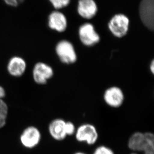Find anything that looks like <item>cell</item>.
Listing matches in <instances>:
<instances>
[{
  "label": "cell",
  "mask_w": 154,
  "mask_h": 154,
  "mask_svg": "<svg viewBox=\"0 0 154 154\" xmlns=\"http://www.w3.org/2000/svg\"><path fill=\"white\" fill-rule=\"evenodd\" d=\"M50 1L55 9H59L67 6L70 0H50Z\"/></svg>",
  "instance_id": "obj_15"
},
{
  "label": "cell",
  "mask_w": 154,
  "mask_h": 154,
  "mask_svg": "<svg viewBox=\"0 0 154 154\" xmlns=\"http://www.w3.org/2000/svg\"><path fill=\"white\" fill-rule=\"evenodd\" d=\"M79 34L82 42L85 45L91 46L97 43L100 38L90 23H86L80 26Z\"/></svg>",
  "instance_id": "obj_8"
},
{
  "label": "cell",
  "mask_w": 154,
  "mask_h": 154,
  "mask_svg": "<svg viewBox=\"0 0 154 154\" xmlns=\"http://www.w3.org/2000/svg\"><path fill=\"white\" fill-rule=\"evenodd\" d=\"M150 69H151V70L152 72L154 73V61H152V62L151 64V66H150Z\"/></svg>",
  "instance_id": "obj_20"
},
{
  "label": "cell",
  "mask_w": 154,
  "mask_h": 154,
  "mask_svg": "<svg viewBox=\"0 0 154 154\" xmlns=\"http://www.w3.org/2000/svg\"><path fill=\"white\" fill-rule=\"evenodd\" d=\"M56 51L63 63H72L76 60V55L72 45L67 41L60 42L56 47Z\"/></svg>",
  "instance_id": "obj_5"
},
{
  "label": "cell",
  "mask_w": 154,
  "mask_h": 154,
  "mask_svg": "<svg viewBox=\"0 0 154 154\" xmlns=\"http://www.w3.org/2000/svg\"><path fill=\"white\" fill-rule=\"evenodd\" d=\"M26 67V63L23 58L20 57H14L9 60L7 69L11 75L19 77L25 72Z\"/></svg>",
  "instance_id": "obj_11"
},
{
  "label": "cell",
  "mask_w": 154,
  "mask_h": 154,
  "mask_svg": "<svg viewBox=\"0 0 154 154\" xmlns=\"http://www.w3.org/2000/svg\"><path fill=\"white\" fill-rule=\"evenodd\" d=\"M76 140L79 142L86 143L89 145L96 143L98 139V133L96 127L91 124H82L76 130Z\"/></svg>",
  "instance_id": "obj_2"
},
{
  "label": "cell",
  "mask_w": 154,
  "mask_h": 154,
  "mask_svg": "<svg viewBox=\"0 0 154 154\" xmlns=\"http://www.w3.org/2000/svg\"><path fill=\"white\" fill-rule=\"evenodd\" d=\"M18 1H19V3L20 4V3H22V2H23L24 1V0H18Z\"/></svg>",
  "instance_id": "obj_22"
},
{
  "label": "cell",
  "mask_w": 154,
  "mask_h": 154,
  "mask_svg": "<svg viewBox=\"0 0 154 154\" xmlns=\"http://www.w3.org/2000/svg\"><path fill=\"white\" fill-rule=\"evenodd\" d=\"M140 16L146 26L153 30L154 27V0H142L139 7Z\"/></svg>",
  "instance_id": "obj_3"
},
{
  "label": "cell",
  "mask_w": 154,
  "mask_h": 154,
  "mask_svg": "<svg viewBox=\"0 0 154 154\" xmlns=\"http://www.w3.org/2000/svg\"><path fill=\"white\" fill-rule=\"evenodd\" d=\"M5 96V91L3 87L0 86V99H2Z\"/></svg>",
  "instance_id": "obj_18"
},
{
  "label": "cell",
  "mask_w": 154,
  "mask_h": 154,
  "mask_svg": "<svg viewBox=\"0 0 154 154\" xmlns=\"http://www.w3.org/2000/svg\"><path fill=\"white\" fill-rule=\"evenodd\" d=\"M74 154H86L85 153H83V152H78L76 153H74Z\"/></svg>",
  "instance_id": "obj_21"
},
{
  "label": "cell",
  "mask_w": 154,
  "mask_h": 154,
  "mask_svg": "<svg viewBox=\"0 0 154 154\" xmlns=\"http://www.w3.org/2000/svg\"><path fill=\"white\" fill-rule=\"evenodd\" d=\"M48 26L51 29H55L60 32H63L67 26L66 17L60 12H52L48 17Z\"/></svg>",
  "instance_id": "obj_13"
},
{
  "label": "cell",
  "mask_w": 154,
  "mask_h": 154,
  "mask_svg": "<svg viewBox=\"0 0 154 154\" xmlns=\"http://www.w3.org/2000/svg\"><path fill=\"white\" fill-rule=\"evenodd\" d=\"M93 154H115L113 151L105 146H100L94 150Z\"/></svg>",
  "instance_id": "obj_14"
},
{
  "label": "cell",
  "mask_w": 154,
  "mask_h": 154,
  "mask_svg": "<svg viewBox=\"0 0 154 154\" xmlns=\"http://www.w3.org/2000/svg\"><path fill=\"white\" fill-rule=\"evenodd\" d=\"M66 134L67 136H72L75 134L76 132L75 126L72 122L70 121H66Z\"/></svg>",
  "instance_id": "obj_16"
},
{
  "label": "cell",
  "mask_w": 154,
  "mask_h": 154,
  "mask_svg": "<svg viewBox=\"0 0 154 154\" xmlns=\"http://www.w3.org/2000/svg\"><path fill=\"white\" fill-rule=\"evenodd\" d=\"M129 23V19L125 15H115L109 22V29L115 36L121 38L126 34Z\"/></svg>",
  "instance_id": "obj_4"
},
{
  "label": "cell",
  "mask_w": 154,
  "mask_h": 154,
  "mask_svg": "<svg viewBox=\"0 0 154 154\" xmlns=\"http://www.w3.org/2000/svg\"><path fill=\"white\" fill-rule=\"evenodd\" d=\"M41 138L39 130L34 127H29L23 131L20 136V141L23 146L32 148L39 143Z\"/></svg>",
  "instance_id": "obj_9"
},
{
  "label": "cell",
  "mask_w": 154,
  "mask_h": 154,
  "mask_svg": "<svg viewBox=\"0 0 154 154\" xmlns=\"http://www.w3.org/2000/svg\"><path fill=\"white\" fill-rule=\"evenodd\" d=\"M7 117L4 116L0 114V128L3 127L6 124V119Z\"/></svg>",
  "instance_id": "obj_17"
},
{
  "label": "cell",
  "mask_w": 154,
  "mask_h": 154,
  "mask_svg": "<svg viewBox=\"0 0 154 154\" xmlns=\"http://www.w3.org/2000/svg\"><path fill=\"white\" fill-rule=\"evenodd\" d=\"M103 98L106 104L111 107L119 108L123 104L124 95L119 87H112L105 91Z\"/></svg>",
  "instance_id": "obj_6"
},
{
  "label": "cell",
  "mask_w": 154,
  "mask_h": 154,
  "mask_svg": "<svg viewBox=\"0 0 154 154\" xmlns=\"http://www.w3.org/2000/svg\"><path fill=\"white\" fill-rule=\"evenodd\" d=\"M97 8L93 0H79L78 12L82 17L91 19L96 14Z\"/></svg>",
  "instance_id": "obj_12"
},
{
  "label": "cell",
  "mask_w": 154,
  "mask_h": 154,
  "mask_svg": "<svg viewBox=\"0 0 154 154\" xmlns=\"http://www.w3.org/2000/svg\"><path fill=\"white\" fill-rule=\"evenodd\" d=\"M130 154H138V153H136V152H133V153H131Z\"/></svg>",
  "instance_id": "obj_23"
},
{
  "label": "cell",
  "mask_w": 154,
  "mask_h": 154,
  "mask_svg": "<svg viewBox=\"0 0 154 154\" xmlns=\"http://www.w3.org/2000/svg\"><path fill=\"white\" fill-rule=\"evenodd\" d=\"M128 148L134 152L154 150V135L152 133L136 132L128 140Z\"/></svg>",
  "instance_id": "obj_1"
},
{
  "label": "cell",
  "mask_w": 154,
  "mask_h": 154,
  "mask_svg": "<svg viewBox=\"0 0 154 154\" xmlns=\"http://www.w3.org/2000/svg\"><path fill=\"white\" fill-rule=\"evenodd\" d=\"M143 154H154V151H153V150L146 151L143 152Z\"/></svg>",
  "instance_id": "obj_19"
},
{
  "label": "cell",
  "mask_w": 154,
  "mask_h": 154,
  "mask_svg": "<svg viewBox=\"0 0 154 154\" xmlns=\"http://www.w3.org/2000/svg\"><path fill=\"white\" fill-rule=\"evenodd\" d=\"M32 75L35 82L39 85H44L53 75L51 67L45 63H39L34 66Z\"/></svg>",
  "instance_id": "obj_7"
},
{
  "label": "cell",
  "mask_w": 154,
  "mask_h": 154,
  "mask_svg": "<svg viewBox=\"0 0 154 154\" xmlns=\"http://www.w3.org/2000/svg\"><path fill=\"white\" fill-rule=\"evenodd\" d=\"M66 121L63 119H55L50 123L48 130L50 135L57 141H63L67 137L66 134Z\"/></svg>",
  "instance_id": "obj_10"
}]
</instances>
